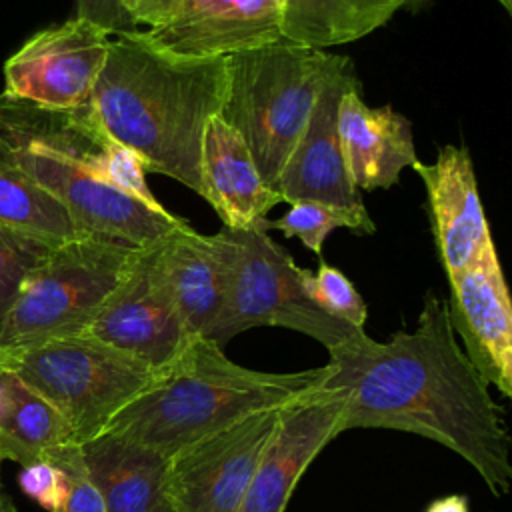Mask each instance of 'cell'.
Listing matches in <instances>:
<instances>
[{
  "label": "cell",
  "instance_id": "obj_28",
  "mask_svg": "<svg viewBox=\"0 0 512 512\" xmlns=\"http://www.w3.org/2000/svg\"><path fill=\"white\" fill-rule=\"evenodd\" d=\"M18 484L26 496H30L34 502L50 512L58 508L66 494L64 472L46 460L22 466V472L18 474Z\"/></svg>",
  "mask_w": 512,
  "mask_h": 512
},
{
  "label": "cell",
  "instance_id": "obj_35",
  "mask_svg": "<svg viewBox=\"0 0 512 512\" xmlns=\"http://www.w3.org/2000/svg\"><path fill=\"white\" fill-rule=\"evenodd\" d=\"M0 366H6V350L0 348Z\"/></svg>",
  "mask_w": 512,
  "mask_h": 512
},
{
  "label": "cell",
  "instance_id": "obj_14",
  "mask_svg": "<svg viewBox=\"0 0 512 512\" xmlns=\"http://www.w3.org/2000/svg\"><path fill=\"white\" fill-rule=\"evenodd\" d=\"M446 300L454 334L490 386L512 396V306L496 246L448 278Z\"/></svg>",
  "mask_w": 512,
  "mask_h": 512
},
{
  "label": "cell",
  "instance_id": "obj_2",
  "mask_svg": "<svg viewBox=\"0 0 512 512\" xmlns=\"http://www.w3.org/2000/svg\"><path fill=\"white\" fill-rule=\"evenodd\" d=\"M226 58L194 60L164 52L140 30L114 32L90 106L104 132L142 162L204 196L202 136L220 116Z\"/></svg>",
  "mask_w": 512,
  "mask_h": 512
},
{
  "label": "cell",
  "instance_id": "obj_24",
  "mask_svg": "<svg viewBox=\"0 0 512 512\" xmlns=\"http://www.w3.org/2000/svg\"><path fill=\"white\" fill-rule=\"evenodd\" d=\"M336 228L372 234L374 222L370 220L364 204L338 206L318 200H296L278 220H268V230H280L286 238H298L310 252L318 256L322 254L328 234Z\"/></svg>",
  "mask_w": 512,
  "mask_h": 512
},
{
  "label": "cell",
  "instance_id": "obj_5",
  "mask_svg": "<svg viewBox=\"0 0 512 512\" xmlns=\"http://www.w3.org/2000/svg\"><path fill=\"white\" fill-rule=\"evenodd\" d=\"M6 368L68 420L76 444L98 436L158 374L146 362L84 334L6 350Z\"/></svg>",
  "mask_w": 512,
  "mask_h": 512
},
{
  "label": "cell",
  "instance_id": "obj_4",
  "mask_svg": "<svg viewBox=\"0 0 512 512\" xmlns=\"http://www.w3.org/2000/svg\"><path fill=\"white\" fill-rule=\"evenodd\" d=\"M334 58L284 38L226 56L220 116L244 138L270 188L310 118Z\"/></svg>",
  "mask_w": 512,
  "mask_h": 512
},
{
  "label": "cell",
  "instance_id": "obj_20",
  "mask_svg": "<svg viewBox=\"0 0 512 512\" xmlns=\"http://www.w3.org/2000/svg\"><path fill=\"white\" fill-rule=\"evenodd\" d=\"M80 448L106 512H164L172 508L168 456L112 432H100Z\"/></svg>",
  "mask_w": 512,
  "mask_h": 512
},
{
  "label": "cell",
  "instance_id": "obj_23",
  "mask_svg": "<svg viewBox=\"0 0 512 512\" xmlns=\"http://www.w3.org/2000/svg\"><path fill=\"white\" fill-rule=\"evenodd\" d=\"M0 224L50 246H58L82 234L60 200L2 156Z\"/></svg>",
  "mask_w": 512,
  "mask_h": 512
},
{
  "label": "cell",
  "instance_id": "obj_26",
  "mask_svg": "<svg viewBox=\"0 0 512 512\" xmlns=\"http://www.w3.org/2000/svg\"><path fill=\"white\" fill-rule=\"evenodd\" d=\"M52 248L0 224V332L24 278Z\"/></svg>",
  "mask_w": 512,
  "mask_h": 512
},
{
  "label": "cell",
  "instance_id": "obj_18",
  "mask_svg": "<svg viewBox=\"0 0 512 512\" xmlns=\"http://www.w3.org/2000/svg\"><path fill=\"white\" fill-rule=\"evenodd\" d=\"M200 178L202 198L226 228L268 232L266 216L282 198L264 182L244 138L222 116L210 118L204 130Z\"/></svg>",
  "mask_w": 512,
  "mask_h": 512
},
{
  "label": "cell",
  "instance_id": "obj_31",
  "mask_svg": "<svg viewBox=\"0 0 512 512\" xmlns=\"http://www.w3.org/2000/svg\"><path fill=\"white\" fill-rule=\"evenodd\" d=\"M426 512H468V498L462 494H452L434 500Z\"/></svg>",
  "mask_w": 512,
  "mask_h": 512
},
{
  "label": "cell",
  "instance_id": "obj_3",
  "mask_svg": "<svg viewBox=\"0 0 512 512\" xmlns=\"http://www.w3.org/2000/svg\"><path fill=\"white\" fill-rule=\"evenodd\" d=\"M330 374V364L298 372L246 368L232 362L214 340L192 336L102 432L118 434L170 458L248 414L282 408L318 390Z\"/></svg>",
  "mask_w": 512,
  "mask_h": 512
},
{
  "label": "cell",
  "instance_id": "obj_15",
  "mask_svg": "<svg viewBox=\"0 0 512 512\" xmlns=\"http://www.w3.org/2000/svg\"><path fill=\"white\" fill-rule=\"evenodd\" d=\"M140 36L182 58L216 60L282 40L278 0H184Z\"/></svg>",
  "mask_w": 512,
  "mask_h": 512
},
{
  "label": "cell",
  "instance_id": "obj_34",
  "mask_svg": "<svg viewBox=\"0 0 512 512\" xmlns=\"http://www.w3.org/2000/svg\"><path fill=\"white\" fill-rule=\"evenodd\" d=\"M506 12H512V0H496Z\"/></svg>",
  "mask_w": 512,
  "mask_h": 512
},
{
  "label": "cell",
  "instance_id": "obj_16",
  "mask_svg": "<svg viewBox=\"0 0 512 512\" xmlns=\"http://www.w3.org/2000/svg\"><path fill=\"white\" fill-rule=\"evenodd\" d=\"M412 170L422 178L430 226L446 278L472 266L494 248L478 192L474 164L464 146H442L432 164L416 160Z\"/></svg>",
  "mask_w": 512,
  "mask_h": 512
},
{
  "label": "cell",
  "instance_id": "obj_19",
  "mask_svg": "<svg viewBox=\"0 0 512 512\" xmlns=\"http://www.w3.org/2000/svg\"><path fill=\"white\" fill-rule=\"evenodd\" d=\"M338 136L348 176L358 190L390 188L418 160L410 120L390 104L368 106L360 84L340 100Z\"/></svg>",
  "mask_w": 512,
  "mask_h": 512
},
{
  "label": "cell",
  "instance_id": "obj_9",
  "mask_svg": "<svg viewBox=\"0 0 512 512\" xmlns=\"http://www.w3.org/2000/svg\"><path fill=\"white\" fill-rule=\"evenodd\" d=\"M114 32L70 18L32 34L4 62V96L48 110L90 104Z\"/></svg>",
  "mask_w": 512,
  "mask_h": 512
},
{
  "label": "cell",
  "instance_id": "obj_30",
  "mask_svg": "<svg viewBox=\"0 0 512 512\" xmlns=\"http://www.w3.org/2000/svg\"><path fill=\"white\" fill-rule=\"evenodd\" d=\"M76 16L90 20L110 32L134 30L126 20L118 0H76Z\"/></svg>",
  "mask_w": 512,
  "mask_h": 512
},
{
  "label": "cell",
  "instance_id": "obj_32",
  "mask_svg": "<svg viewBox=\"0 0 512 512\" xmlns=\"http://www.w3.org/2000/svg\"><path fill=\"white\" fill-rule=\"evenodd\" d=\"M400 2H402V8H406L410 12H416V10L424 8L426 4H430L432 0H400Z\"/></svg>",
  "mask_w": 512,
  "mask_h": 512
},
{
  "label": "cell",
  "instance_id": "obj_37",
  "mask_svg": "<svg viewBox=\"0 0 512 512\" xmlns=\"http://www.w3.org/2000/svg\"><path fill=\"white\" fill-rule=\"evenodd\" d=\"M164 512H176V510H174V508H168V510H164Z\"/></svg>",
  "mask_w": 512,
  "mask_h": 512
},
{
  "label": "cell",
  "instance_id": "obj_36",
  "mask_svg": "<svg viewBox=\"0 0 512 512\" xmlns=\"http://www.w3.org/2000/svg\"><path fill=\"white\" fill-rule=\"evenodd\" d=\"M6 366H0V376H2V370H4ZM0 398H2V380H0Z\"/></svg>",
  "mask_w": 512,
  "mask_h": 512
},
{
  "label": "cell",
  "instance_id": "obj_22",
  "mask_svg": "<svg viewBox=\"0 0 512 512\" xmlns=\"http://www.w3.org/2000/svg\"><path fill=\"white\" fill-rule=\"evenodd\" d=\"M282 38L324 50L348 44L384 26L400 0H278Z\"/></svg>",
  "mask_w": 512,
  "mask_h": 512
},
{
  "label": "cell",
  "instance_id": "obj_1",
  "mask_svg": "<svg viewBox=\"0 0 512 512\" xmlns=\"http://www.w3.org/2000/svg\"><path fill=\"white\" fill-rule=\"evenodd\" d=\"M328 384L346 390L340 432H412L456 452L494 496L510 490V434L490 384L462 350L446 300L428 292L416 328L386 342L366 332L330 352Z\"/></svg>",
  "mask_w": 512,
  "mask_h": 512
},
{
  "label": "cell",
  "instance_id": "obj_7",
  "mask_svg": "<svg viewBox=\"0 0 512 512\" xmlns=\"http://www.w3.org/2000/svg\"><path fill=\"white\" fill-rule=\"evenodd\" d=\"M232 256L224 306L208 336L224 346L240 332L258 326H282L302 332L328 352L358 338L356 328L318 308L304 290V268L262 230L226 228Z\"/></svg>",
  "mask_w": 512,
  "mask_h": 512
},
{
  "label": "cell",
  "instance_id": "obj_11",
  "mask_svg": "<svg viewBox=\"0 0 512 512\" xmlns=\"http://www.w3.org/2000/svg\"><path fill=\"white\" fill-rule=\"evenodd\" d=\"M154 370L166 368L190 342L156 264V242L136 246L94 320L82 332Z\"/></svg>",
  "mask_w": 512,
  "mask_h": 512
},
{
  "label": "cell",
  "instance_id": "obj_25",
  "mask_svg": "<svg viewBox=\"0 0 512 512\" xmlns=\"http://www.w3.org/2000/svg\"><path fill=\"white\" fill-rule=\"evenodd\" d=\"M302 282L308 298L326 314L344 320L356 328H364L368 308L352 280L342 270L320 260L316 272L304 268Z\"/></svg>",
  "mask_w": 512,
  "mask_h": 512
},
{
  "label": "cell",
  "instance_id": "obj_10",
  "mask_svg": "<svg viewBox=\"0 0 512 512\" xmlns=\"http://www.w3.org/2000/svg\"><path fill=\"white\" fill-rule=\"evenodd\" d=\"M282 408L248 414L170 456L172 508L176 512H238Z\"/></svg>",
  "mask_w": 512,
  "mask_h": 512
},
{
  "label": "cell",
  "instance_id": "obj_21",
  "mask_svg": "<svg viewBox=\"0 0 512 512\" xmlns=\"http://www.w3.org/2000/svg\"><path fill=\"white\" fill-rule=\"evenodd\" d=\"M0 460L42 462L54 448L76 444L68 420L18 374L2 370Z\"/></svg>",
  "mask_w": 512,
  "mask_h": 512
},
{
  "label": "cell",
  "instance_id": "obj_27",
  "mask_svg": "<svg viewBox=\"0 0 512 512\" xmlns=\"http://www.w3.org/2000/svg\"><path fill=\"white\" fill-rule=\"evenodd\" d=\"M44 460L58 466L66 478V494L54 512H106L104 500L86 470L80 444L58 446Z\"/></svg>",
  "mask_w": 512,
  "mask_h": 512
},
{
  "label": "cell",
  "instance_id": "obj_29",
  "mask_svg": "<svg viewBox=\"0 0 512 512\" xmlns=\"http://www.w3.org/2000/svg\"><path fill=\"white\" fill-rule=\"evenodd\" d=\"M118 2L126 20L136 30L138 24H146L148 28L160 26L176 12V8L184 0H118Z\"/></svg>",
  "mask_w": 512,
  "mask_h": 512
},
{
  "label": "cell",
  "instance_id": "obj_6",
  "mask_svg": "<svg viewBox=\"0 0 512 512\" xmlns=\"http://www.w3.org/2000/svg\"><path fill=\"white\" fill-rule=\"evenodd\" d=\"M134 248L96 234L54 246L24 278L0 332V348L82 334L116 288Z\"/></svg>",
  "mask_w": 512,
  "mask_h": 512
},
{
  "label": "cell",
  "instance_id": "obj_8",
  "mask_svg": "<svg viewBox=\"0 0 512 512\" xmlns=\"http://www.w3.org/2000/svg\"><path fill=\"white\" fill-rule=\"evenodd\" d=\"M0 156L60 200L82 234L146 246L186 224L158 200L124 192L46 148L0 140Z\"/></svg>",
  "mask_w": 512,
  "mask_h": 512
},
{
  "label": "cell",
  "instance_id": "obj_33",
  "mask_svg": "<svg viewBox=\"0 0 512 512\" xmlns=\"http://www.w3.org/2000/svg\"><path fill=\"white\" fill-rule=\"evenodd\" d=\"M0 512H14V504L2 486H0Z\"/></svg>",
  "mask_w": 512,
  "mask_h": 512
},
{
  "label": "cell",
  "instance_id": "obj_12",
  "mask_svg": "<svg viewBox=\"0 0 512 512\" xmlns=\"http://www.w3.org/2000/svg\"><path fill=\"white\" fill-rule=\"evenodd\" d=\"M344 408L346 390L328 382L286 404L238 512H284L302 472L340 434Z\"/></svg>",
  "mask_w": 512,
  "mask_h": 512
},
{
  "label": "cell",
  "instance_id": "obj_17",
  "mask_svg": "<svg viewBox=\"0 0 512 512\" xmlns=\"http://www.w3.org/2000/svg\"><path fill=\"white\" fill-rule=\"evenodd\" d=\"M232 246L224 230L200 234L188 222L156 240L162 282L190 336H208L228 292Z\"/></svg>",
  "mask_w": 512,
  "mask_h": 512
},
{
  "label": "cell",
  "instance_id": "obj_13",
  "mask_svg": "<svg viewBox=\"0 0 512 512\" xmlns=\"http://www.w3.org/2000/svg\"><path fill=\"white\" fill-rule=\"evenodd\" d=\"M356 84L360 82L352 60L336 54L314 100L310 118L272 186L282 202L318 200L338 206L362 204L360 190L348 176L338 136L340 100Z\"/></svg>",
  "mask_w": 512,
  "mask_h": 512
}]
</instances>
